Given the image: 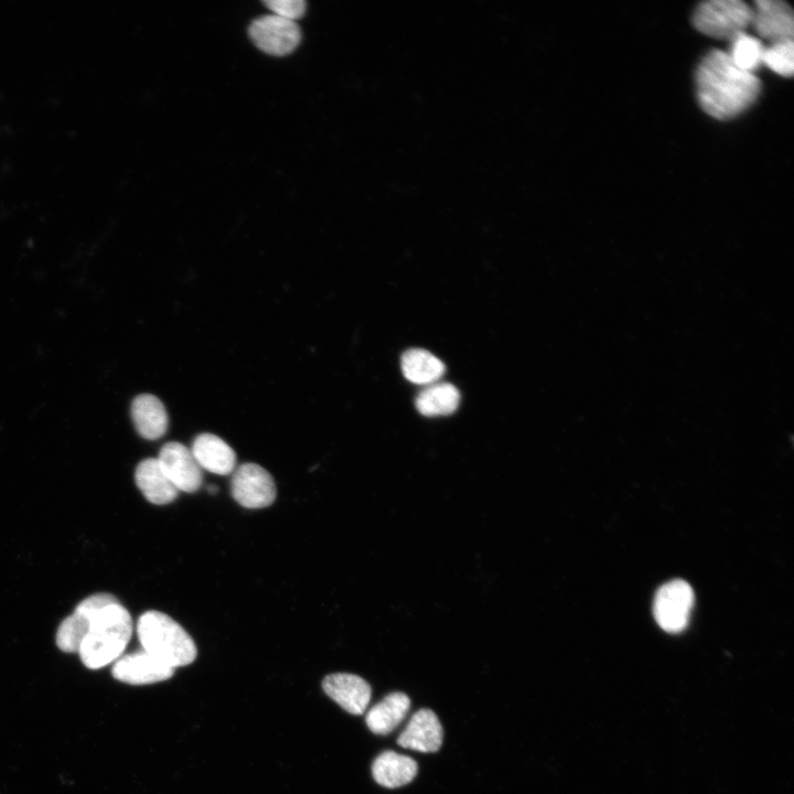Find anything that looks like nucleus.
I'll return each instance as SVG.
<instances>
[{
  "label": "nucleus",
  "mask_w": 794,
  "mask_h": 794,
  "mask_svg": "<svg viewBox=\"0 0 794 794\" xmlns=\"http://www.w3.org/2000/svg\"><path fill=\"white\" fill-rule=\"evenodd\" d=\"M276 15L294 21L303 15L307 3L303 0H268L264 1Z\"/></svg>",
  "instance_id": "nucleus-23"
},
{
  "label": "nucleus",
  "mask_w": 794,
  "mask_h": 794,
  "mask_svg": "<svg viewBox=\"0 0 794 794\" xmlns=\"http://www.w3.org/2000/svg\"><path fill=\"white\" fill-rule=\"evenodd\" d=\"M114 601L117 599L109 593H96L84 599L60 624L55 637L58 648L66 653H78L93 616Z\"/></svg>",
  "instance_id": "nucleus-9"
},
{
  "label": "nucleus",
  "mask_w": 794,
  "mask_h": 794,
  "mask_svg": "<svg viewBox=\"0 0 794 794\" xmlns=\"http://www.w3.org/2000/svg\"><path fill=\"white\" fill-rule=\"evenodd\" d=\"M208 491L212 492V493H215V492L217 491V487L214 486V485H212V486L208 487Z\"/></svg>",
  "instance_id": "nucleus-24"
},
{
  "label": "nucleus",
  "mask_w": 794,
  "mask_h": 794,
  "mask_svg": "<svg viewBox=\"0 0 794 794\" xmlns=\"http://www.w3.org/2000/svg\"><path fill=\"white\" fill-rule=\"evenodd\" d=\"M417 771L418 764L412 758L391 750L382 752L372 764L374 780L388 788L410 783Z\"/></svg>",
  "instance_id": "nucleus-17"
},
{
  "label": "nucleus",
  "mask_w": 794,
  "mask_h": 794,
  "mask_svg": "<svg viewBox=\"0 0 794 794\" xmlns=\"http://www.w3.org/2000/svg\"><path fill=\"white\" fill-rule=\"evenodd\" d=\"M135 481L150 503L163 505L178 497L179 490L167 478L154 458L144 459L137 465Z\"/></svg>",
  "instance_id": "nucleus-16"
},
{
  "label": "nucleus",
  "mask_w": 794,
  "mask_h": 794,
  "mask_svg": "<svg viewBox=\"0 0 794 794\" xmlns=\"http://www.w3.org/2000/svg\"><path fill=\"white\" fill-rule=\"evenodd\" d=\"M459 404V390L452 384L438 382L427 385L415 401L417 410L428 417L450 415Z\"/></svg>",
  "instance_id": "nucleus-20"
},
{
  "label": "nucleus",
  "mask_w": 794,
  "mask_h": 794,
  "mask_svg": "<svg viewBox=\"0 0 794 794\" xmlns=\"http://www.w3.org/2000/svg\"><path fill=\"white\" fill-rule=\"evenodd\" d=\"M131 417L138 433L144 439L155 440L167 432V410L162 401L153 395L137 396L131 405Z\"/></svg>",
  "instance_id": "nucleus-15"
},
{
  "label": "nucleus",
  "mask_w": 794,
  "mask_h": 794,
  "mask_svg": "<svg viewBox=\"0 0 794 794\" xmlns=\"http://www.w3.org/2000/svg\"><path fill=\"white\" fill-rule=\"evenodd\" d=\"M276 485L270 473L256 463H244L234 470L232 495L247 508H262L276 500Z\"/></svg>",
  "instance_id": "nucleus-6"
},
{
  "label": "nucleus",
  "mask_w": 794,
  "mask_h": 794,
  "mask_svg": "<svg viewBox=\"0 0 794 794\" xmlns=\"http://www.w3.org/2000/svg\"><path fill=\"white\" fill-rule=\"evenodd\" d=\"M751 21L752 8L741 0L705 1L693 14V24L700 33L729 41L743 33Z\"/></svg>",
  "instance_id": "nucleus-4"
},
{
  "label": "nucleus",
  "mask_w": 794,
  "mask_h": 794,
  "mask_svg": "<svg viewBox=\"0 0 794 794\" xmlns=\"http://www.w3.org/2000/svg\"><path fill=\"white\" fill-rule=\"evenodd\" d=\"M191 452L201 469L221 475H227L235 470L236 454L234 450L215 434H198L192 443Z\"/></svg>",
  "instance_id": "nucleus-14"
},
{
  "label": "nucleus",
  "mask_w": 794,
  "mask_h": 794,
  "mask_svg": "<svg viewBox=\"0 0 794 794\" xmlns=\"http://www.w3.org/2000/svg\"><path fill=\"white\" fill-rule=\"evenodd\" d=\"M404 376L417 385H430L443 375L444 365L432 353L422 348L406 351L400 360Z\"/></svg>",
  "instance_id": "nucleus-19"
},
{
  "label": "nucleus",
  "mask_w": 794,
  "mask_h": 794,
  "mask_svg": "<svg viewBox=\"0 0 794 794\" xmlns=\"http://www.w3.org/2000/svg\"><path fill=\"white\" fill-rule=\"evenodd\" d=\"M248 32L257 47L277 56L291 53L301 40L300 29L294 21L273 13L255 19Z\"/></svg>",
  "instance_id": "nucleus-7"
},
{
  "label": "nucleus",
  "mask_w": 794,
  "mask_h": 794,
  "mask_svg": "<svg viewBox=\"0 0 794 794\" xmlns=\"http://www.w3.org/2000/svg\"><path fill=\"white\" fill-rule=\"evenodd\" d=\"M157 460L167 478L179 491L193 493L201 487L202 469L184 444L176 441L165 443Z\"/></svg>",
  "instance_id": "nucleus-8"
},
{
  "label": "nucleus",
  "mask_w": 794,
  "mask_h": 794,
  "mask_svg": "<svg viewBox=\"0 0 794 794\" xmlns=\"http://www.w3.org/2000/svg\"><path fill=\"white\" fill-rule=\"evenodd\" d=\"M729 52L731 62L739 69L753 73L763 61L764 46L762 42L745 32L738 34L731 41Z\"/></svg>",
  "instance_id": "nucleus-21"
},
{
  "label": "nucleus",
  "mask_w": 794,
  "mask_h": 794,
  "mask_svg": "<svg viewBox=\"0 0 794 794\" xmlns=\"http://www.w3.org/2000/svg\"><path fill=\"white\" fill-rule=\"evenodd\" d=\"M696 92L705 112L716 119L728 120L757 100L761 82L754 73L734 66L727 52L711 50L697 67Z\"/></svg>",
  "instance_id": "nucleus-1"
},
{
  "label": "nucleus",
  "mask_w": 794,
  "mask_h": 794,
  "mask_svg": "<svg viewBox=\"0 0 794 794\" xmlns=\"http://www.w3.org/2000/svg\"><path fill=\"white\" fill-rule=\"evenodd\" d=\"M751 25L758 35L771 44L793 40V10L782 0H757L752 8Z\"/></svg>",
  "instance_id": "nucleus-10"
},
{
  "label": "nucleus",
  "mask_w": 794,
  "mask_h": 794,
  "mask_svg": "<svg viewBox=\"0 0 794 794\" xmlns=\"http://www.w3.org/2000/svg\"><path fill=\"white\" fill-rule=\"evenodd\" d=\"M324 693L352 715L366 710L372 695L369 684L362 677L348 673H334L322 682Z\"/></svg>",
  "instance_id": "nucleus-12"
},
{
  "label": "nucleus",
  "mask_w": 794,
  "mask_h": 794,
  "mask_svg": "<svg viewBox=\"0 0 794 794\" xmlns=\"http://www.w3.org/2000/svg\"><path fill=\"white\" fill-rule=\"evenodd\" d=\"M762 64L781 76L791 77L794 71L793 40L772 43L764 47Z\"/></svg>",
  "instance_id": "nucleus-22"
},
{
  "label": "nucleus",
  "mask_w": 794,
  "mask_h": 794,
  "mask_svg": "<svg viewBox=\"0 0 794 794\" xmlns=\"http://www.w3.org/2000/svg\"><path fill=\"white\" fill-rule=\"evenodd\" d=\"M173 673V668L143 650L120 656L112 666V676L130 685L154 684L169 679Z\"/></svg>",
  "instance_id": "nucleus-11"
},
{
  "label": "nucleus",
  "mask_w": 794,
  "mask_h": 794,
  "mask_svg": "<svg viewBox=\"0 0 794 794\" xmlns=\"http://www.w3.org/2000/svg\"><path fill=\"white\" fill-rule=\"evenodd\" d=\"M131 634L132 620L127 609L118 600L105 605L93 616L78 650L83 664L98 669L116 662Z\"/></svg>",
  "instance_id": "nucleus-2"
},
{
  "label": "nucleus",
  "mask_w": 794,
  "mask_h": 794,
  "mask_svg": "<svg viewBox=\"0 0 794 794\" xmlns=\"http://www.w3.org/2000/svg\"><path fill=\"white\" fill-rule=\"evenodd\" d=\"M409 708L410 699L406 694L390 693L368 710L366 725L376 734H388L405 719Z\"/></svg>",
  "instance_id": "nucleus-18"
},
{
  "label": "nucleus",
  "mask_w": 794,
  "mask_h": 794,
  "mask_svg": "<svg viewBox=\"0 0 794 794\" xmlns=\"http://www.w3.org/2000/svg\"><path fill=\"white\" fill-rule=\"evenodd\" d=\"M443 730L437 715L430 709L415 712L399 734L397 743L419 752H436L442 744Z\"/></svg>",
  "instance_id": "nucleus-13"
},
{
  "label": "nucleus",
  "mask_w": 794,
  "mask_h": 794,
  "mask_svg": "<svg viewBox=\"0 0 794 794\" xmlns=\"http://www.w3.org/2000/svg\"><path fill=\"white\" fill-rule=\"evenodd\" d=\"M694 600L688 582L680 579L666 582L654 598L653 613L657 624L668 633L682 632L688 624Z\"/></svg>",
  "instance_id": "nucleus-5"
},
{
  "label": "nucleus",
  "mask_w": 794,
  "mask_h": 794,
  "mask_svg": "<svg viewBox=\"0 0 794 794\" xmlns=\"http://www.w3.org/2000/svg\"><path fill=\"white\" fill-rule=\"evenodd\" d=\"M137 634L144 652L173 669L186 666L196 658L197 650L193 639L162 612L151 610L140 615Z\"/></svg>",
  "instance_id": "nucleus-3"
}]
</instances>
